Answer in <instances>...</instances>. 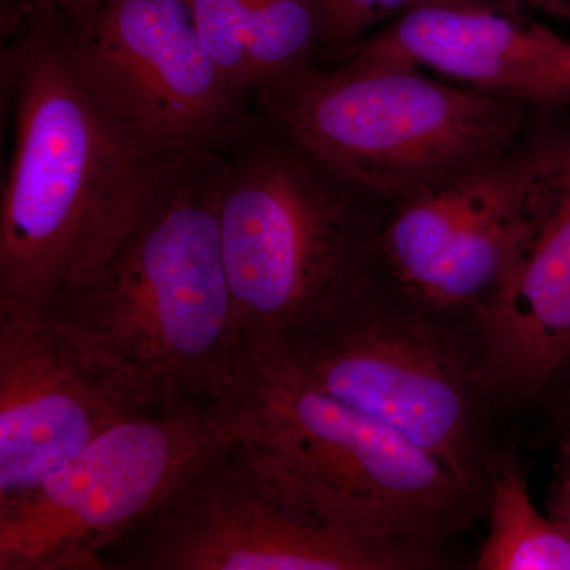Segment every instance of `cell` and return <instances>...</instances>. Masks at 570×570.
I'll list each match as a JSON object with an SVG mask.
<instances>
[{"label":"cell","instance_id":"19","mask_svg":"<svg viewBox=\"0 0 570 570\" xmlns=\"http://www.w3.org/2000/svg\"><path fill=\"white\" fill-rule=\"evenodd\" d=\"M547 512L551 519L561 521L570 530V439L558 441Z\"/></svg>","mask_w":570,"mask_h":570},{"label":"cell","instance_id":"9","mask_svg":"<svg viewBox=\"0 0 570 570\" xmlns=\"http://www.w3.org/2000/svg\"><path fill=\"white\" fill-rule=\"evenodd\" d=\"M67 50L100 110L154 163L219 149L253 112L209 58L186 0H107L88 29L67 33Z\"/></svg>","mask_w":570,"mask_h":570},{"label":"cell","instance_id":"12","mask_svg":"<svg viewBox=\"0 0 570 570\" xmlns=\"http://www.w3.org/2000/svg\"><path fill=\"white\" fill-rule=\"evenodd\" d=\"M531 142L390 206L382 249L407 292L474 321L508 276Z\"/></svg>","mask_w":570,"mask_h":570},{"label":"cell","instance_id":"11","mask_svg":"<svg viewBox=\"0 0 570 570\" xmlns=\"http://www.w3.org/2000/svg\"><path fill=\"white\" fill-rule=\"evenodd\" d=\"M475 325L491 404L531 409L570 352V129L531 142L508 276Z\"/></svg>","mask_w":570,"mask_h":570},{"label":"cell","instance_id":"13","mask_svg":"<svg viewBox=\"0 0 570 570\" xmlns=\"http://www.w3.org/2000/svg\"><path fill=\"white\" fill-rule=\"evenodd\" d=\"M568 41L482 0H428L333 52L340 61L428 67L479 91L558 107L553 73Z\"/></svg>","mask_w":570,"mask_h":570},{"label":"cell","instance_id":"21","mask_svg":"<svg viewBox=\"0 0 570 570\" xmlns=\"http://www.w3.org/2000/svg\"><path fill=\"white\" fill-rule=\"evenodd\" d=\"M3 2L7 3V13H3V18H7V21L21 17L22 11L26 9V0H3Z\"/></svg>","mask_w":570,"mask_h":570},{"label":"cell","instance_id":"17","mask_svg":"<svg viewBox=\"0 0 570 570\" xmlns=\"http://www.w3.org/2000/svg\"><path fill=\"white\" fill-rule=\"evenodd\" d=\"M558 441L570 439V352L554 370L532 407Z\"/></svg>","mask_w":570,"mask_h":570},{"label":"cell","instance_id":"2","mask_svg":"<svg viewBox=\"0 0 570 570\" xmlns=\"http://www.w3.org/2000/svg\"><path fill=\"white\" fill-rule=\"evenodd\" d=\"M219 149L168 165L118 249L45 314L102 341L164 411L224 401L245 354L217 219Z\"/></svg>","mask_w":570,"mask_h":570},{"label":"cell","instance_id":"1","mask_svg":"<svg viewBox=\"0 0 570 570\" xmlns=\"http://www.w3.org/2000/svg\"><path fill=\"white\" fill-rule=\"evenodd\" d=\"M2 56L13 148L0 198V317H41L111 257L168 164L130 145L85 88L66 28L29 11Z\"/></svg>","mask_w":570,"mask_h":570},{"label":"cell","instance_id":"10","mask_svg":"<svg viewBox=\"0 0 570 570\" xmlns=\"http://www.w3.org/2000/svg\"><path fill=\"white\" fill-rule=\"evenodd\" d=\"M164 411L137 371L80 326L0 317V505L126 420Z\"/></svg>","mask_w":570,"mask_h":570},{"label":"cell","instance_id":"20","mask_svg":"<svg viewBox=\"0 0 570 570\" xmlns=\"http://www.w3.org/2000/svg\"><path fill=\"white\" fill-rule=\"evenodd\" d=\"M553 88L558 107L570 105V41L553 73Z\"/></svg>","mask_w":570,"mask_h":570},{"label":"cell","instance_id":"6","mask_svg":"<svg viewBox=\"0 0 570 570\" xmlns=\"http://www.w3.org/2000/svg\"><path fill=\"white\" fill-rule=\"evenodd\" d=\"M255 110L390 206L512 153L523 102L395 62L309 66L253 96Z\"/></svg>","mask_w":570,"mask_h":570},{"label":"cell","instance_id":"18","mask_svg":"<svg viewBox=\"0 0 570 570\" xmlns=\"http://www.w3.org/2000/svg\"><path fill=\"white\" fill-rule=\"evenodd\" d=\"M105 2L107 0H26L22 14L28 11L51 14L62 22L67 33L75 36L88 29Z\"/></svg>","mask_w":570,"mask_h":570},{"label":"cell","instance_id":"15","mask_svg":"<svg viewBox=\"0 0 570 570\" xmlns=\"http://www.w3.org/2000/svg\"><path fill=\"white\" fill-rule=\"evenodd\" d=\"M487 517L489 534L475 569L570 570V530L535 509L512 444H502L494 456Z\"/></svg>","mask_w":570,"mask_h":570},{"label":"cell","instance_id":"16","mask_svg":"<svg viewBox=\"0 0 570 570\" xmlns=\"http://www.w3.org/2000/svg\"><path fill=\"white\" fill-rule=\"evenodd\" d=\"M428 0H322L324 29L321 50L328 55L358 43L374 28L390 22Z\"/></svg>","mask_w":570,"mask_h":570},{"label":"cell","instance_id":"5","mask_svg":"<svg viewBox=\"0 0 570 570\" xmlns=\"http://www.w3.org/2000/svg\"><path fill=\"white\" fill-rule=\"evenodd\" d=\"M258 352L393 428L490 499L502 442L480 382L474 321L428 305L390 272Z\"/></svg>","mask_w":570,"mask_h":570},{"label":"cell","instance_id":"8","mask_svg":"<svg viewBox=\"0 0 570 570\" xmlns=\"http://www.w3.org/2000/svg\"><path fill=\"white\" fill-rule=\"evenodd\" d=\"M102 570H425L296 501L236 438L100 554Z\"/></svg>","mask_w":570,"mask_h":570},{"label":"cell","instance_id":"14","mask_svg":"<svg viewBox=\"0 0 570 570\" xmlns=\"http://www.w3.org/2000/svg\"><path fill=\"white\" fill-rule=\"evenodd\" d=\"M209 58L250 100L313 66L324 29L322 0H186Z\"/></svg>","mask_w":570,"mask_h":570},{"label":"cell","instance_id":"3","mask_svg":"<svg viewBox=\"0 0 570 570\" xmlns=\"http://www.w3.org/2000/svg\"><path fill=\"white\" fill-rule=\"evenodd\" d=\"M225 400L239 438L288 493L373 549L450 568L453 539L489 512L425 450L296 376L273 352H245Z\"/></svg>","mask_w":570,"mask_h":570},{"label":"cell","instance_id":"7","mask_svg":"<svg viewBox=\"0 0 570 570\" xmlns=\"http://www.w3.org/2000/svg\"><path fill=\"white\" fill-rule=\"evenodd\" d=\"M239 438L227 400L110 428L24 497L0 505V570H102L100 554Z\"/></svg>","mask_w":570,"mask_h":570},{"label":"cell","instance_id":"22","mask_svg":"<svg viewBox=\"0 0 570 570\" xmlns=\"http://www.w3.org/2000/svg\"><path fill=\"white\" fill-rule=\"evenodd\" d=\"M554 2V0H501V6L504 7L505 10L513 13L523 3H538V6H543V3Z\"/></svg>","mask_w":570,"mask_h":570},{"label":"cell","instance_id":"4","mask_svg":"<svg viewBox=\"0 0 570 570\" xmlns=\"http://www.w3.org/2000/svg\"><path fill=\"white\" fill-rule=\"evenodd\" d=\"M390 205L253 110L219 149L217 219L245 352L370 287L390 268Z\"/></svg>","mask_w":570,"mask_h":570}]
</instances>
